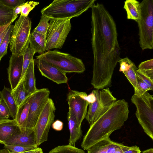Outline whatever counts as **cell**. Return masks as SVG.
I'll use <instances>...</instances> for the list:
<instances>
[{"mask_svg":"<svg viewBox=\"0 0 153 153\" xmlns=\"http://www.w3.org/2000/svg\"><path fill=\"white\" fill-rule=\"evenodd\" d=\"M56 108L53 100L49 98L40 115L34 128L38 147L48 140L51 126L54 122Z\"/></svg>","mask_w":153,"mask_h":153,"instance_id":"obj_10","label":"cell"},{"mask_svg":"<svg viewBox=\"0 0 153 153\" xmlns=\"http://www.w3.org/2000/svg\"><path fill=\"white\" fill-rule=\"evenodd\" d=\"M68 120L70 133L68 145L75 146L76 142L82 136L81 125L79 124L72 114L69 111L68 113Z\"/></svg>","mask_w":153,"mask_h":153,"instance_id":"obj_18","label":"cell"},{"mask_svg":"<svg viewBox=\"0 0 153 153\" xmlns=\"http://www.w3.org/2000/svg\"><path fill=\"white\" fill-rule=\"evenodd\" d=\"M19 127L15 119L0 120V143L3 144Z\"/></svg>","mask_w":153,"mask_h":153,"instance_id":"obj_16","label":"cell"},{"mask_svg":"<svg viewBox=\"0 0 153 153\" xmlns=\"http://www.w3.org/2000/svg\"><path fill=\"white\" fill-rule=\"evenodd\" d=\"M50 94V91L46 88L37 89L33 93L25 129H34L38 118L49 99Z\"/></svg>","mask_w":153,"mask_h":153,"instance_id":"obj_11","label":"cell"},{"mask_svg":"<svg viewBox=\"0 0 153 153\" xmlns=\"http://www.w3.org/2000/svg\"><path fill=\"white\" fill-rule=\"evenodd\" d=\"M22 4L16 6L13 9V16L12 20L13 22H14L15 20L18 16V14H20Z\"/></svg>","mask_w":153,"mask_h":153,"instance_id":"obj_42","label":"cell"},{"mask_svg":"<svg viewBox=\"0 0 153 153\" xmlns=\"http://www.w3.org/2000/svg\"><path fill=\"white\" fill-rule=\"evenodd\" d=\"M25 2V0H0V3L13 8Z\"/></svg>","mask_w":153,"mask_h":153,"instance_id":"obj_37","label":"cell"},{"mask_svg":"<svg viewBox=\"0 0 153 153\" xmlns=\"http://www.w3.org/2000/svg\"><path fill=\"white\" fill-rule=\"evenodd\" d=\"M71 28L70 19H51L46 35V51L61 49Z\"/></svg>","mask_w":153,"mask_h":153,"instance_id":"obj_8","label":"cell"},{"mask_svg":"<svg viewBox=\"0 0 153 153\" xmlns=\"http://www.w3.org/2000/svg\"><path fill=\"white\" fill-rule=\"evenodd\" d=\"M129 112L126 101L123 99L116 100L90 126L83 138L82 148L87 150L96 143L109 137L112 132L123 125L128 118Z\"/></svg>","mask_w":153,"mask_h":153,"instance_id":"obj_2","label":"cell"},{"mask_svg":"<svg viewBox=\"0 0 153 153\" xmlns=\"http://www.w3.org/2000/svg\"><path fill=\"white\" fill-rule=\"evenodd\" d=\"M124 146L112 141L108 147L107 153H123Z\"/></svg>","mask_w":153,"mask_h":153,"instance_id":"obj_35","label":"cell"},{"mask_svg":"<svg viewBox=\"0 0 153 153\" xmlns=\"http://www.w3.org/2000/svg\"><path fill=\"white\" fill-rule=\"evenodd\" d=\"M137 22L139 44L143 50L153 48V0H143L139 5Z\"/></svg>","mask_w":153,"mask_h":153,"instance_id":"obj_4","label":"cell"},{"mask_svg":"<svg viewBox=\"0 0 153 153\" xmlns=\"http://www.w3.org/2000/svg\"><path fill=\"white\" fill-rule=\"evenodd\" d=\"M138 69L153 80V59L141 62L138 65Z\"/></svg>","mask_w":153,"mask_h":153,"instance_id":"obj_28","label":"cell"},{"mask_svg":"<svg viewBox=\"0 0 153 153\" xmlns=\"http://www.w3.org/2000/svg\"><path fill=\"white\" fill-rule=\"evenodd\" d=\"M96 100L89 104L85 118L90 126L105 113L117 100L108 88L93 90Z\"/></svg>","mask_w":153,"mask_h":153,"instance_id":"obj_9","label":"cell"},{"mask_svg":"<svg viewBox=\"0 0 153 153\" xmlns=\"http://www.w3.org/2000/svg\"><path fill=\"white\" fill-rule=\"evenodd\" d=\"M39 147H37L34 149L22 152V153H39Z\"/></svg>","mask_w":153,"mask_h":153,"instance_id":"obj_45","label":"cell"},{"mask_svg":"<svg viewBox=\"0 0 153 153\" xmlns=\"http://www.w3.org/2000/svg\"><path fill=\"white\" fill-rule=\"evenodd\" d=\"M139 1L136 0H127L124 1V8L127 14V18L137 22L140 15Z\"/></svg>","mask_w":153,"mask_h":153,"instance_id":"obj_22","label":"cell"},{"mask_svg":"<svg viewBox=\"0 0 153 153\" xmlns=\"http://www.w3.org/2000/svg\"><path fill=\"white\" fill-rule=\"evenodd\" d=\"M66 73H82L85 71L82 60L66 53L57 50H50L36 56Z\"/></svg>","mask_w":153,"mask_h":153,"instance_id":"obj_5","label":"cell"},{"mask_svg":"<svg viewBox=\"0 0 153 153\" xmlns=\"http://www.w3.org/2000/svg\"><path fill=\"white\" fill-rule=\"evenodd\" d=\"M118 62L119 63L120 65L119 71L123 73L128 70L133 62L126 57L123 58H120Z\"/></svg>","mask_w":153,"mask_h":153,"instance_id":"obj_36","label":"cell"},{"mask_svg":"<svg viewBox=\"0 0 153 153\" xmlns=\"http://www.w3.org/2000/svg\"><path fill=\"white\" fill-rule=\"evenodd\" d=\"M137 78L139 85L143 93L150 90L148 85L137 76Z\"/></svg>","mask_w":153,"mask_h":153,"instance_id":"obj_39","label":"cell"},{"mask_svg":"<svg viewBox=\"0 0 153 153\" xmlns=\"http://www.w3.org/2000/svg\"><path fill=\"white\" fill-rule=\"evenodd\" d=\"M13 25H11L0 45V60L7 54V49L9 44L10 35L13 27Z\"/></svg>","mask_w":153,"mask_h":153,"instance_id":"obj_31","label":"cell"},{"mask_svg":"<svg viewBox=\"0 0 153 153\" xmlns=\"http://www.w3.org/2000/svg\"><path fill=\"white\" fill-rule=\"evenodd\" d=\"M10 26L7 28L0 36V45L2 42L4 37L6 34Z\"/></svg>","mask_w":153,"mask_h":153,"instance_id":"obj_46","label":"cell"},{"mask_svg":"<svg viewBox=\"0 0 153 153\" xmlns=\"http://www.w3.org/2000/svg\"><path fill=\"white\" fill-rule=\"evenodd\" d=\"M91 45L93 55L91 84L101 89L111 86L113 72L120 57L115 22L102 4L91 7Z\"/></svg>","mask_w":153,"mask_h":153,"instance_id":"obj_1","label":"cell"},{"mask_svg":"<svg viewBox=\"0 0 153 153\" xmlns=\"http://www.w3.org/2000/svg\"><path fill=\"white\" fill-rule=\"evenodd\" d=\"M51 19L50 18L42 16L38 25L33 31L46 36Z\"/></svg>","mask_w":153,"mask_h":153,"instance_id":"obj_29","label":"cell"},{"mask_svg":"<svg viewBox=\"0 0 153 153\" xmlns=\"http://www.w3.org/2000/svg\"><path fill=\"white\" fill-rule=\"evenodd\" d=\"M46 36L33 31L30 33L29 46L35 53L40 54L46 51Z\"/></svg>","mask_w":153,"mask_h":153,"instance_id":"obj_19","label":"cell"},{"mask_svg":"<svg viewBox=\"0 0 153 153\" xmlns=\"http://www.w3.org/2000/svg\"><path fill=\"white\" fill-rule=\"evenodd\" d=\"M25 76L20 79L12 93L18 107L28 97L31 95L26 91L25 88Z\"/></svg>","mask_w":153,"mask_h":153,"instance_id":"obj_23","label":"cell"},{"mask_svg":"<svg viewBox=\"0 0 153 153\" xmlns=\"http://www.w3.org/2000/svg\"><path fill=\"white\" fill-rule=\"evenodd\" d=\"M131 100L136 108L138 122L145 133L153 140V97L146 91L140 96L135 94Z\"/></svg>","mask_w":153,"mask_h":153,"instance_id":"obj_7","label":"cell"},{"mask_svg":"<svg viewBox=\"0 0 153 153\" xmlns=\"http://www.w3.org/2000/svg\"><path fill=\"white\" fill-rule=\"evenodd\" d=\"M82 92L70 90L67 95L69 111L79 125L85 118L89 103L82 97Z\"/></svg>","mask_w":153,"mask_h":153,"instance_id":"obj_12","label":"cell"},{"mask_svg":"<svg viewBox=\"0 0 153 153\" xmlns=\"http://www.w3.org/2000/svg\"><path fill=\"white\" fill-rule=\"evenodd\" d=\"M34 60H33L29 64L25 74V88L30 94L36 91L37 89L36 86V81L34 74Z\"/></svg>","mask_w":153,"mask_h":153,"instance_id":"obj_21","label":"cell"},{"mask_svg":"<svg viewBox=\"0 0 153 153\" xmlns=\"http://www.w3.org/2000/svg\"><path fill=\"white\" fill-rule=\"evenodd\" d=\"M137 75L148 85L150 90H153V80L138 69L137 71Z\"/></svg>","mask_w":153,"mask_h":153,"instance_id":"obj_38","label":"cell"},{"mask_svg":"<svg viewBox=\"0 0 153 153\" xmlns=\"http://www.w3.org/2000/svg\"><path fill=\"white\" fill-rule=\"evenodd\" d=\"M36 64L41 75L58 84L66 83L68 79L66 73L49 63L36 59Z\"/></svg>","mask_w":153,"mask_h":153,"instance_id":"obj_13","label":"cell"},{"mask_svg":"<svg viewBox=\"0 0 153 153\" xmlns=\"http://www.w3.org/2000/svg\"><path fill=\"white\" fill-rule=\"evenodd\" d=\"M96 98L94 93L92 91V92L88 95L86 101L89 103H92L96 100Z\"/></svg>","mask_w":153,"mask_h":153,"instance_id":"obj_43","label":"cell"},{"mask_svg":"<svg viewBox=\"0 0 153 153\" xmlns=\"http://www.w3.org/2000/svg\"><path fill=\"white\" fill-rule=\"evenodd\" d=\"M48 153H85L82 149L68 145L58 146L50 150Z\"/></svg>","mask_w":153,"mask_h":153,"instance_id":"obj_27","label":"cell"},{"mask_svg":"<svg viewBox=\"0 0 153 153\" xmlns=\"http://www.w3.org/2000/svg\"><path fill=\"white\" fill-rule=\"evenodd\" d=\"M95 0H54L42 8V16L57 19H71L91 8Z\"/></svg>","mask_w":153,"mask_h":153,"instance_id":"obj_3","label":"cell"},{"mask_svg":"<svg viewBox=\"0 0 153 153\" xmlns=\"http://www.w3.org/2000/svg\"><path fill=\"white\" fill-rule=\"evenodd\" d=\"M13 9L0 2V26L5 24L12 20Z\"/></svg>","mask_w":153,"mask_h":153,"instance_id":"obj_26","label":"cell"},{"mask_svg":"<svg viewBox=\"0 0 153 153\" xmlns=\"http://www.w3.org/2000/svg\"><path fill=\"white\" fill-rule=\"evenodd\" d=\"M31 21L27 16L20 15L15 22L11 33L9 48L12 55H23L29 46Z\"/></svg>","mask_w":153,"mask_h":153,"instance_id":"obj_6","label":"cell"},{"mask_svg":"<svg viewBox=\"0 0 153 153\" xmlns=\"http://www.w3.org/2000/svg\"><path fill=\"white\" fill-rule=\"evenodd\" d=\"M0 98H2L8 107L11 116L15 119L18 110V107L12 93L11 89L4 86L0 91Z\"/></svg>","mask_w":153,"mask_h":153,"instance_id":"obj_20","label":"cell"},{"mask_svg":"<svg viewBox=\"0 0 153 153\" xmlns=\"http://www.w3.org/2000/svg\"><path fill=\"white\" fill-rule=\"evenodd\" d=\"M39 3L33 1H27L22 4L20 15L24 17L28 16L30 12Z\"/></svg>","mask_w":153,"mask_h":153,"instance_id":"obj_32","label":"cell"},{"mask_svg":"<svg viewBox=\"0 0 153 153\" xmlns=\"http://www.w3.org/2000/svg\"><path fill=\"white\" fill-rule=\"evenodd\" d=\"M112 141L109 137L100 140L88 148L87 153H107L108 147Z\"/></svg>","mask_w":153,"mask_h":153,"instance_id":"obj_25","label":"cell"},{"mask_svg":"<svg viewBox=\"0 0 153 153\" xmlns=\"http://www.w3.org/2000/svg\"><path fill=\"white\" fill-rule=\"evenodd\" d=\"M142 153H153V149L150 148L142 152Z\"/></svg>","mask_w":153,"mask_h":153,"instance_id":"obj_47","label":"cell"},{"mask_svg":"<svg viewBox=\"0 0 153 153\" xmlns=\"http://www.w3.org/2000/svg\"><path fill=\"white\" fill-rule=\"evenodd\" d=\"M52 127L53 129L56 131H60L63 129V123L61 121L57 120L52 124Z\"/></svg>","mask_w":153,"mask_h":153,"instance_id":"obj_41","label":"cell"},{"mask_svg":"<svg viewBox=\"0 0 153 153\" xmlns=\"http://www.w3.org/2000/svg\"><path fill=\"white\" fill-rule=\"evenodd\" d=\"M10 116L8 107L3 100L0 98V120L8 119Z\"/></svg>","mask_w":153,"mask_h":153,"instance_id":"obj_34","label":"cell"},{"mask_svg":"<svg viewBox=\"0 0 153 153\" xmlns=\"http://www.w3.org/2000/svg\"><path fill=\"white\" fill-rule=\"evenodd\" d=\"M13 22L12 20L9 22L5 24L0 26V36L7 28L12 25V24Z\"/></svg>","mask_w":153,"mask_h":153,"instance_id":"obj_44","label":"cell"},{"mask_svg":"<svg viewBox=\"0 0 153 153\" xmlns=\"http://www.w3.org/2000/svg\"><path fill=\"white\" fill-rule=\"evenodd\" d=\"M23 56L11 54L7 69L8 79L11 89L13 91L18 84L21 78L23 69Z\"/></svg>","mask_w":153,"mask_h":153,"instance_id":"obj_15","label":"cell"},{"mask_svg":"<svg viewBox=\"0 0 153 153\" xmlns=\"http://www.w3.org/2000/svg\"><path fill=\"white\" fill-rule=\"evenodd\" d=\"M35 53V52L30 48L29 46L26 49L23 55V69L21 79L25 75L29 64L33 59V57Z\"/></svg>","mask_w":153,"mask_h":153,"instance_id":"obj_30","label":"cell"},{"mask_svg":"<svg viewBox=\"0 0 153 153\" xmlns=\"http://www.w3.org/2000/svg\"><path fill=\"white\" fill-rule=\"evenodd\" d=\"M1 60H0V62Z\"/></svg>","mask_w":153,"mask_h":153,"instance_id":"obj_50","label":"cell"},{"mask_svg":"<svg viewBox=\"0 0 153 153\" xmlns=\"http://www.w3.org/2000/svg\"><path fill=\"white\" fill-rule=\"evenodd\" d=\"M0 153H10L8 150L6 148L0 150Z\"/></svg>","mask_w":153,"mask_h":153,"instance_id":"obj_48","label":"cell"},{"mask_svg":"<svg viewBox=\"0 0 153 153\" xmlns=\"http://www.w3.org/2000/svg\"><path fill=\"white\" fill-rule=\"evenodd\" d=\"M141 151L139 147L137 146H127L123 153H140Z\"/></svg>","mask_w":153,"mask_h":153,"instance_id":"obj_40","label":"cell"},{"mask_svg":"<svg viewBox=\"0 0 153 153\" xmlns=\"http://www.w3.org/2000/svg\"></svg>","mask_w":153,"mask_h":153,"instance_id":"obj_49","label":"cell"},{"mask_svg":"<svg viewBox=\"0 0 153 153\" xmlns=\"http://www.w3.org/2000/svg\"><path fill=\"white\" fill-rule=\"evenodd\" d=\"M33 94L27 98L18 108L15 120L21 131L25 129L26 121L32 101Z\"/></svg>","mask_w":153,"mask_h":153,"instance_id":"obj_17","label":"cell"},{"mask_svg":"<svg viewBox=\"0 0 153 153\" xmlns=\"http://www.w3.org/2000/svg\"><path fill=\"white\" fill-rule=\"evenodd\" d=\"M4 148L7 149L10 153H22L36 148L18 145L4 144Z\"/></svg>","mask_w":153,"mask_h":153,"instance_id":"obj_33","label":"cell"},{"mask_svg":"<svg viewBox=\"0 0 153 153\" xmlns=\"http://www.w3.org/2000/svg\"><path fill=\"white\" fill-rule=\"evenodd\" d=\"M3 144L38 147L34 129H25L22 131L19 127Z\"/></svg>","mask_w":153,"mask_h":153,"instance_id":"obj_14","label":"cell"},{"mask_svg":"<svg viewBox=\"0 0 153 153\" xmlns=\"http://www.w3.org/2000/svg\"><path fill=\"white\" fill-rule=\"evenodd\" d=\"M137 69L133 62L128 70L123 73L133 86L134 90V94L140 96L143 93L139 85L137 80Z\"/></svg>","mask_w":153,"mask_h":153,"instance_id":"obj_24","label":"cell"}]
</instances>
